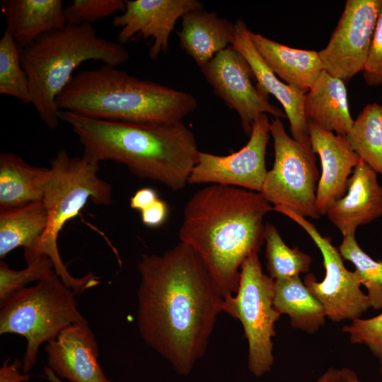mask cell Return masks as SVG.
Listing matches in <instances>:
<instances>
[{
  "label": "cell",
  "mask_w": 382,
  "mask_h": 382,
  "mask_svg": "<svg viewBox=\"0 0 382 382\" xmlns=\"http://www.w3.org/2000/svg\"><path fill=\"white\" fill-rule=\"evenodd\" d=\"M137 323L146 345L189 374L207 351L224 296L198 255L180 241L138 262Z\"/></svg>",
  "instance_id": "cell-1"
},
{
  "label": "cell",
  "mask_w": 382,
  "mask_h": 382,
  "mask_svg": "<svg viewBox=\"0 0 382 382\" xmlns=\"http://www.w3.org/2000/svg\"><path fill=\"white\" fill-rule=\"evenodd\" d=\"M273 206L260 192L209 184L186 203L180 241L202 259L224 298L238 287L241 268L265 242V216Z\"/></svg>",
  "instance_id": "cell-2"
},
{
  "label": "cell",
  "mask_w": 382,
  "mask_h": 382,
  "mask_svg": "<svg viewBox=\"0 0 382 382\" xmlns=\"http://www.w3.org/2000/svg\"><path fill=\"white\" fill-rule=\"evenodd\" d=\"M83 146L85 157L122 163L140 178L159 182L173 191L188 184L200 151L192 132L182 122L141 124L97 120L59 110Z\"/></svg>",
  "instance_id": "cell-3"
},
{
  "label": "cell",
  "mask_w": 382,
  "mask_h": 382,
  "mask_svg": "<svg viewBox=\"0 0 382 382\" xmlns=\"http://www.w3.org/2000/svg\"><path fill=\"white\" fill-rule=\"evenodd\" d=\"M56 105L59 110L90 118L141 124L182 122L197 108L191 93L105 64L78 72Z\"/></svg>",
  "instance_id": "cell-4"
},
{
  "label": "cell",
  "mask_w": 382,
  "mask_h": 382,
  "mask_svg": "<svg viewBox=\"0 0 382 382\" xmlns=\"http://www.w3.org/2000/svg\"><path fill=\"white\" fill-rule=\"evenodd\" d=\"M129 59L125 46L98 35L91 24H66L40 36L21 49L30 86L31 104L50 129L61 121L56 99L84 62L101 61L118 66Z\"/></svg>",
  "instance_id": "cell-5"
},
{
  "label": "cell",
  "mask_w": 382,
  "mask_h": 382,
  "mask_svg": "<svg viewBox=\"0 0 382 382\" xmlns=\"http://www.w3.org/2000/svg\"><path fill=\"white\" fill-rule=\"evenodd\" d=\"M50 168L51 175L42 199L47 213V228L35 249L24 257L27 264L42 255H47L62 282L75 295L79 294L98 286L99 277L92 272L82 277L71 275L61 258L58 237L64 225L89 200L96 204H111L112 189L98 176L99 163L84 156L72 157L60 150L51 159Z\"/></svg>",
  "instance_id": "cell-6"
},
{
  "label": "cell",
  "mask_w": 382,
  "mask_h": 382,
  "mask_svg": "<svg viewBox=\"0 0 382 382\" xmlns=\"http://www.w3.org/2000/svg\"><path fill=\"white\" fill-rule=\"evenodd\" d=\"M74 295L54 272L1 303L0 334H18L26 339L23 373L28 374L36 364L42 344L54 340L70 325L86 320L76 307Z\"/></svg>",
  "instance_id": "cell-7"
},
{
  "label": "cell",
  "mask_w": 382,
  "mask_h": 382,
  "mask_svg": "<svg viewBox=\"0 0 382 382\" xmlns=\"http://www.w3.org/2000/svg\"><path fill=\"white\" fill-rule=\"evenodd\" d=\"M274 280L262 271L258 253L243 263L238 287L224 298L222 311L238 319L248 345V368L255 376L269 372L274 364L272 337L280 314L274 308Z\"/></svg>",
  "instance_id": "cell-8"
},
{
  "label": "cell",
  "mask_w": 382,
  "mask_h": 382,
  "mask_svg": "<svg viewBox=\"0 0 382 382\" xmlns=\"http://www.w3.org/2000/svg\"><path fill=\"white\" fill-rule=\"evenodd\" d=\"M274 161L261 194L273 207H284L304 216L319 219L316 207L320 173L315 153L291 138L280 119L270 122Z\"/></svg>",
  "instance_id": "cell-9"
},
{
  "label": "cell",
  "mask_w": 382,
  "mask_h": 382,
  "mask_svg": "<svg viewBox=\"0 0 382 382\" xmlns=\"http://www.w3.org/2000/svg\"><path fill=\"white\" fill-rule=\"evenodd\" d=\"M273 211L282 214L300 226L313 241L323 256L325 275L318 282L313 273L303 281L311 294L323 306L326 317L332 322L354 320L371 308L366 294L354 271L348 270L338 248L330 238L323 236L313 223L306 217L284 207H273Z\"/></svg>",
  "instance_id": "cell-10"
},
{
  "label": "cell",
  "mask_w": 382,
  "mask_h": 382,
  "mask_svg": "<svg viewBox=\"0 0 382 382\" xmlns=\"http://www.w3.org/2000/svg\"><path fill=\"white\" fill-rule=\"evenodd\" d=\"M382 0H347L327 46L318 52L324 70L345 83L363 71Z\"/></svg>",
  "instance_id": "cell-11"
},
{
  "label": "cell",
  "mask_w": 382,
  "mask_h": 382,
  "mask_svg": "<svg viewBox=\"0 0 382 382\" xmlns=\"http://www.w3.org/2000/svg\"><path fill=\"white\" fill-rule=\"evenodd\" d=\"M212 89L228 106L238 113L243 132L250 136L255 120L262 114L286 118L279 107L268 100L254 85L253 71L243 56L232 45L217 53L200 69Z\"/></svg>",
  "instance_id": "cell-12"
},
{
  "label": "cell",
  "mask_w": 382,
  "mask_h": 382,
  "mask_svg": "<svg viewBox=\"0 0 382 382\" xmlns=\"http://www.w3.org/2000/svg\"><path fill=\"white\" fill-rule=\"evenodd\" d=\"M270 136L267 114L253 122L248 143L239 151L226 156L201 151L188 184H219L261 192L268 170L266 149Z\"/></svg>",
  "instance_id": "cell-13"
},
{
  "label": "cell",
  "mask_w": 382,
  "mask_h": 382,
  "mask_svg": "<svg viewBox=\"0 0 382 382\" xmlns=\"http://www.w3.org/2000/svg\"><path fill=\"white\" fill-rule=\"evenodd\" d=\"M125 10L113 19L120 28L118 42L125 45L137 38L151 39L149 57L156 59L169 48L175 25L187 12L203 8L197 0H127Z\"/></svg>",
  "instance_id": "cell-14"
},
{
  "label": "cell",
  "mask_w": 382,
  "mask_h": 382,
  "mask_svg": "<svg viewBox=\"0 0 382 382\" xmlns=\"http://www.w3.org/2000/svg\"><path fill=\"white\" fill-rule=\"evenodd\" d=\"M311 146L318 154L322 173L316 190V207L320 216L345 195L348 182L360 161L346 136L327 131L308 122Z\"/></svg>",
  "instance_id": "cell-15"
},
{
  "label": "cell",
  "mask_w": 382,
  "mask_h": 382,
  "mask_svg": "<svg viewBox=\"0 0 382 382\" xmlns=\"http://www.w3.org/2000/svg\"><path fill=\"white\" fill-rule=\"evenodd\" d=\"M48 367L69 382H111L98 361V347L86 320L64 329L46 343Z\"/></svg>",
  "instance_id": "cell-16"
},
{
  "label": "cell",
  "mask_w": 382,
  "mask_h": 382,
  "mask_svg": "<svg viewBox=\"0 0 382 382\" xmlns=\"http://www.w3.org/2000/svg\"><path fill=\"white\" fill-rule=\"evenodd\" d=\"M235 28L236 34L232 46L248 63L257 86L266 96H274L283 106L290 124L292 138L305 147L312 149L308 121L303 111L306 92L281 81L267 65L253 44L250 30L243 19L236 21Z\"/></svg>",
  "instance_id": "cell-17"
},
{
  "label": "cell",
  "mask_w": 382,
  "mask_h": 382,
  "mask_svg": "<svg viewBox=\"0 0 382 382\" xmlns=\"http://www.w3.org/2000/svg\"><path fill=\"white\" fill-rule=\"evenodd\" d=\"M326 215L343 236L382 217V186L377 173L360 160L349 178L347 194L330 207Z\"/></svg>",
  "instance_id": "cell-18"
},
{
  "label": "cell",
  "mask_w": 382,
  "mask_h": 382,
  "mask_svg": "<svg viewBox=\"0 0 382 382\" xmlns=\"http://www.w3.org/2000/svg\"><path fill=\"white\" fill-rule=\"evenodd\" d=\"M235 34V23L203 8L185 13L178 33L181 49L200 69L229 44L232 45Z\"/></svg>",
  "instance_id": "cell-19"
},
{
  "label": "cell",
  "mask_w": 382,
  "mask_h": 382,
  "mask_svg": "<svg viewBox=\"0 0 382 382\" xmlns=\"http://www.w3.org/2000/svg\"><path fill=\"white\" fill-rule=\"evenodd\" d=\"M1 8L6 19V30L20 50L67 24L61 0H3Z\"/></svg>",
  "instance_id": "cell-20"
},
{
  "label": "cell",
  "mask_w": 382,
  "mask_h": 382,
  "mask_svg": "<svg viewBox=\"0 0 382 382\" xmlns=\"http://www.w3.org/2000/svg\"><path fill=\"white\" fill-rule=\"evenodd\" d=\"M249 34L264 62L286 84L306 93L324 70L318 52L292 48L250 30Z\"/></svg>",
  "instance_id": "cell-21"
},
{
  "label": "cell",
  "mask_w": 382,
  "mask_h": 382,
  "mask_svg": "<svg viewBox=\"0 0 382 382\" xmlns=\"http://www.w3.org/2000/svg\"><path fill=\"white\" fill-rule=\"evenodd\" d=\"M303 111L308 122L337 134L346 136L354 122L345 83L325 70L306 93Z\"/></svg>",
  "instance_id": "cell-22"
},
{
  "label": "cell",
  "mask_w": 382,
  "mask_h": 382,
  "mask_svg": "<svg viewBox=\"0 0 382 382\" xmlns=\"http://www.w3.org/2000/svg\"><path fill=\"white\" fill-rule=\"evenodd\" d=\"M50 175V168L31 166L13 153H1L0 210L42 201Z\"/></svg>",
  "instance_id": "cell-23"
},
{
  "label": "cell",
  "mask_w": 382,
  "mask_h": 382,
  "mask_svg": "<svg viewBox=\"0 0 382 382\" xmlns=\"http://www.w3.org/2000/svg\"><path fill=\"white\" fill-rule=\"evenodd\" d=\"M47 225V213L42 201L0 210V257L23 247L24 256L37 247Z\"/></svg>",
  "instance_id": "cell-24"
},
{
  "label": "cell",
  "mask_w": 382,
  "mask_h": 382,
  "mask_svg": "<svg viewBox=\"0 0 382 382\" xmlns=\"http://www.w3.org/2000/svg\"><path fill=\"white\" fill-rule=\"evenodd\" d=\"M274 308L290 318L294 328L313 334L326 318L322 303L311 294L300 277L274 280Z\"/></svg>",
  "instance_id": "cell-25"
},
{
  "label": "cell",
  "mask_w": 382,
  "mask_h": 382,
  "mask_svg": "<svg viewBox=\"0 0 382 382\" xmlns=\"http://www.w3.org/2000/svg\"><path fill=\"white\" fill-rule=\"evenodd\" d=\"M346 137L359 158L382 176V105L367 104Z\"/></svg>",
  "instance_id": "cell-26"
},
{
  "label": "cell",
  "mask_w": 382,
  "mask_h": 382,
  "mask_svg": "<svg viewBox=\"0 0 382 382\" xmlns=\"http://www.w3.org/2000/svg\"><path fill=\"white\" fill-rule=\"evenodd\" d=\"M267 269L274 280L300 277L310 270L312 257L298 248H290L271 224L265 228Z\"/></svg>",
  "instance_id": "cell-27"
},
{
  "label": "cell",
  "mask_w": 382,
  "mask_h": 382,
  "mask_svg": "<svg viewBox=\"0 0 382 382\" xmlns=\"http://www.w3.org/2000/svg\"><path fill=\"white\" fill-rule=\"evenodd\" d=\"M338 250L343 259L354 265V272L360 284L367 289L371 307L382 309V260H376L365 253L355 233L344 236Z\"/></svg>",
  "instance_id": "cell-28"
},
{
  "label": "cell",
  "mask_w": 382,
  "mask_h": 382,
  "mask_svg": "<svg viewBox=\"0 0 382 382\" xmlns=\"http://www.w3.org/2000/svg\"><path fill=\"white\" fill-rule=\"evenodd\" d=\"M0 94L25 103L32 102L28 78L21 63V50L7 30L0 40Z\"/></svg>",
  "instance_id": "cell-29"
},
{
  "label": "cell",
  "mask_w": 382,
  "mask_h": 382,
  "mask_svg": "<svg viewBox=\"0 0 382 382\" xmlns=\"http://www.w3.org/2000/svg\"><path fill=\"white\" fill-rule=\"evenodd\" d=\"M54 271L52 260L42 255L27 263L23 270H12L4 261L0 262V304L11 295L26 287L32 282H39Z\"/></svg>",
  "instance_id": "cell-30"
},
{
  "label": "cell",
  "mask_w": 382,
  "mask_h": 382,
  "mask_svg": "<svg viewBox=\"0 0 382 382\" xmlns=\"http://www.w3.org/2000/svg\"><path fill=\"white\" fill-rule=\"evenodd\" d=\"M125 1L122 0H74L64 8L67 24H91L124 12Z\"/></svg>",
  "instance_id": "cell-31"
},
{
  "label": "cell",
  "mask_w": 382,
  "mask_h": 382,
  "mask_svg": "<svg viewBox=\"0 0 382 382\" xmlns=\"http://www.w3.org/2000/svg\"><path fill=\"white\" fill-rule=\"evenodd\" d=\"M342 331L347 333L353 344L366 345L379 364V373L382 376V312L374 317L361 318L352 320L345 325Z\"/></svg>",
  "instance_id": "cell-32"
},
{
  "label": "cell",
  "mask_w": 382,
  "mask_h": 382,
  "mask_svg": "<svg viewBox=\"0 0 382 382\" xmlns=\"http://www.w3.org/2000/svg\"><path fill=\"white\" fill-rule=\"evenodd\" d=\"M363 76L366 84L370 86L382 84V8Z\"/></svg>",
  "instance_id": "cell-33"
},
{
  "label": "cell",
  "mask_w": 382,
  "mask_h": 382,
  "mask_svg": "<svg viewBox=\"0 0 382 382\" xmlns=\"http://www.w3.org/2000/svg\"><path fill=\"white\" fill-rule=\"evenodd\" d=\"M168 204L163 199H158L149 207L140 212L142 223L150 228H156L166 221L168 216Z\"/></svg>",
  "instance_id": "cell-34"
},
{
  "label": "cell",
  "mask_w": 382,
  "mask_h": 382,
  "mask_svg": "<svg viewBox=\"0 0 382 382\" xmlns=\"http://www.w3.org/2000/svg\"><path fill=\"white\" fill-rule=\"evenodd\" d=\"M29 375L22 371V361L6 359L0 368V382H27Z\"/></svg>",
  "instance_id": "cell-35"
},
{
  "label": "cell",
  "mask_w": 382,
  "mask_h": 382,
  "mask_svg": "<svg viewBox=\"0 0 382 382\" xmlns=\"http://www.w3.org/2000/svg\"><path fill=\"white\" fill-rule=\"evenodd\" d=\"M316 382H366L359 379L357 373L347 367L335 369L330 367L325 371Z\"/></svg>",
  "instance_id": "cell-36"
},
{
  "label": "cell",
  "mask_w": 382,
  "mask_h": 382,
  "mask_svg": "<svg viewBox=\"0 0 382 382\" xmlns=\"http://www.w3.org/2000/svg\"><path fill=\"white\" fill-rule=\"evenodd\" d=\"M159 199L157 191L152 187L138 190L130 198L129 205L139 212L149 207Z\"/></svg>",
  "instance_id": "cell-37"
},
{
  "label": "cell",
  "mask_w": 382,
  "mask_h": 382,
  "mask_svg": "<svg viewBox=\"0 0 382 382\" xmlns=\"http://www.w3.org/2000/svg\"><path fill=\"white\" fill-rule=\"evenodd\" d=\"M44 374L45 378L50 382H63L62 379L57 377L55 374L48 367L46 366L44 369Z\"/></svg>",
  "instance_id": "cell-38"
}]
</instances>
